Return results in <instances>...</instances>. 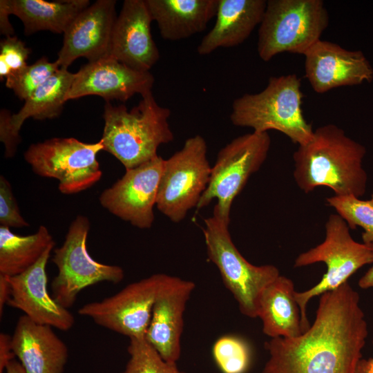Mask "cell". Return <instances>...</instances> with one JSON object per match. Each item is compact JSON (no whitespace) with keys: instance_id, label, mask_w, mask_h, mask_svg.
<instances>
[{"instance_id":"6da1fadb","label":"cell","mask_w":373,"mask_h":373,"mask_svg":"<svg viewBox=\"0 0 373 373\" xmlns=\"http://www.w3.org/2000/svg\"><path fill=\"white\" fill-rule=\"evenodd\" d=\"M359 300L347 282L321 294L307 331L265 343L269 358L262 373H354L367 336Z\"/></svg>"},{"instance_id":"7a4b0ae2","label":"cell","mask_w":373,"mask_h":373,"mask_svg":"<svg viewBox=\"0 0 373 373\" xmlns=\"http://www.w3.org/2000/svg\"><path fill=\"white\" fill-rule=\"evenodd\" d=\"M365 153V147L342 128L332 124L321 126L293 154L294 180L306 193L327 186L335 195L362 197L367 181L362 165Z\"/></svg>"},{"instance_id":"3957f363","label":"cell","mask_w":373,"mask_h":373,"mask_svg":"<svg viewBox=\"0 0 373 373\" xmlns=\"http://www.w3.org/2000/svg\"><path fill=\"white\" fill-rule=\"evenodd\" d=\"M169 108L160 106L152 92L142 96L130 111L124 105L106 102L101 141L106 151L126 169L136 167L157 155L158 147L173 140L168 119Z\"/></svg>"},{"instance_id":"277c9868","label":"cell","mask_w":373,"mask_h":373,"mask_svg":"<svg viewBox=\"0 0 373 373\" xmlns=\"http://www.w3.org/2000/svg\"><path fill=\"white\" fill-rule=\"evenodd\" d=\"M300 86L296 74L271 77L262 91L244 94L233 101L231 123L257 133L278 131L298 146L307 144L314 130L303 115Z\"/></svg>"},{"instance_id":"5b68a950","label":"cell","mask_w":373,"mask_h":373,"mask_svg":"<svg viewBox=\"0 0 373 373\" xmlns=\"http://www.w3.org/2000/svg\"><path fill=\"white\" fill-rule=\"evenodd\" d=\"M329 24L321 0H269L260 23L257 50L268 61L285 52L305 55Z\"/></svg>"},{"instance_id":"8992f818","label":"cell","mask_w":373,"mask_h":373,"mask_svg":"<svg viewBox=\"0 0 373 373\" xmlns=\"http://www.w3.org/2000/svg\"><path fill=\"white\" fill-rule=\"evenodd\" d=\"M323 262L327 271L321 281L309 289L295 292L301 316L303 333L310 327L306 307L311 298L337 289L365 265L373 263V250L354 240L345 221L337 213L330 214L325 223V238L318 245L300 254L294 267Z\"/></svg>"},{"instance_id":"52a82bcc","label":"cell","mask_w":373,"mask_h":373,"mask_svg":"<svg viewBox=\"0 0 373 373\" xmlns=\"http://www.w3.org/2000/svg\"><path fill=\"white\" fill-rule=\"evenodd\" d=\"M202 230L208 258L217 267L240 312L257 318L260 296L280 276L278 269L272 265L256 266L248 262L233 244L229 224L213 215L204 219Z\"/></svg>"},{"instance_id":"ba28073f","label":"cell","mask_w":373,"mask_h":373,"mask_svg":"<svg viewBox=\"0 0 373 373\" xmlns=\"http://www.w3.org/2000/svg\"><path fill=\"white\" fill-rule=\"evenodd\" d=\"M271 145L268 132H254L240 135L218 152L207 187L196 207L201 209L213 199L217 203L213 216L230 223V212L236 197L249 177L265 161Z\"/></svg>"},{"instance_id":"9c48e42d","label":"cell","mask_w":373,"mask_h":373,"mask_svg":"<svg viewBox=\"0 0 373 373\" xmlns=\"http://www.w3.org/2000/svg\"><path fill=\"white\" fill-rule=\"evenodd\" d=\"M101 151V140L85 143L74 137H53L31 144L23 157L35 174L57 180L60 192L68 195L86 190L100 180L97 156Z\"/></svg>"},{"instance_id":"30bf717a","label":"cell","mask_w":373,"mask_h":373,"mask_svg":"<svg viewBox=\"0 0 373 373\" xmlns=\"http://www.w3.org/2000/svg\"><path fill=\"white\" fill-rule=\"evenodd\" d=\"M204 137L195 135L182 148L164 160L156 207L173 222L184 219L197 207L209 182L211 166Z\"/></svg>"},{"instance_id":"8fae6325","label":"cell","mask_w":373,"mask_h":373,"mask_svg":"<svg viewBox=\"0 0 373 373\" xmlns=\"http://www.w3.org/2000/svg\"><path fill=\"white\" fill-rule=\"evenodd\" d=\"M89 229L88 218L77 216L70 223L62 245L54 250L52 261L58 273L50 285L52 296L67 309L74 305L84 288L101 282L117 284L124 278L121 267L99 262L90 256L87 249Z\"/></svg>"},{"instance_id":"7c38bea8","label":"cell","mask_w":373,"mask_h":373,"mask_svg":"<svg viewBox=\"0 0 373 373\" xmlns=\"http://www.w3.org/2000/svg\"><path fill=\"white\" fill-rule=\"evenodd\" d=\"M169 276L155 274L130 283L101 301L84 305L78 314L128 338H144L155 301Z\"/></svg>"},{"instance_id":"4fadbf2b","label":"cell","mask_w":373,"mask_h":373,"mask_svg":"<svg viewBox=\"0 0 373 373\" xmlns=\"http://www.w3.org/2000/svg\"><path fill=\"white\" fill-rule=\"evenodd\" d=\"M164 160L160 155L133 169L99 195L100 204L139 229L152 227Z\"/></svg>"},{"instance_id":"5bb4252c","label":"cell","mask_w":373,"mask_h":373,"mask_svg":"<svg viewBox=\"0 0 373 373\" xmlns=\"http://www.w3.org/2000/svg\"><path fill=\"white\" fill-rule=\"evenodd\" d=\"M116 1L98 0L82 10L64 33L56 61L67 69L77 58L88 62L108 57L117 19Z\"/></svg>"},{"instance_id":"9a60e30c","label":"cell","mask_w":373,"mask_h":373,"mask_svg":"<svg viewBox=\"0 0 373 373\" xmlns=\"http://www.w3.org/2000/svg\"><path fill=\"white\" fill-rule=\"evenodd\" d=\"M154 81L149 71L133 69L108 57L88 62L75 73L66 100L97 95L106 102H124L135 94L143 96L152 92Z\"/></svg>"},{"instance_id":"2e32d148","label":"cell","mask_w":373,"mask_h":373,"mask_svg":"<svg viewBox=\"0 0 373 373\" xmlns=\"http://www.w3.org/2000/svg\"><path fill=\"white\" fill-rule=\"evenodd\" d=\"M304 56L305 77L317 93L373 79V68L361 51L320 39Z\"/></svg>"},{"instance_id":"e0dca14e","label":"cell","mask_w":373,"mask_h":373,"mask_svg":"<svg viewBox=\"0 0 373 373\" xmlns=\"http://www.w3.org/2000/svg\"><path fill=\"white\" fill-rule=\"evenodd\" d=\"M54 247H50L26 271L8 277L11 294L7 305L22 311L36 323L68 331L73 326L75 318L48 291L46 268Z\"/></svg>"},{"instance_id":"ac0fdd59","label":"cell","mask_w":373,"mask_h":373,"mask_svg":"<svg viewBox=\"0 0 373 373\" xmlns=\"http://www.w3.org/2000/svg\"><path fill=\"white\" fill-rule=\"evenodd\" d=\"M195 288L191 280L169 276L155 301L144 338L168 362L180 358L184 313Z\"/></svg>"},{"instance_id":"d6986e66","label":"cell","mask_w":373,"mask_h":373,"mask_svg":"<svg viewBox=\"0 0 373 373\" xmlns=\"http://www.w3.org/2000/svg\"><path fill=\"white\" fill-rule=\"evenodd\" d=\"M145 0H125L117 17L109 57L140 71H149L160 59L151 32Z\"/></svg>"},{"instance_id":"ffe728a7","label":"cell","mask_w":373,"mask_h":373,"mask_svg":"<svg viewBox=\"0 0 373 373\" xmlns=\"http://www.w3.org/2000/svg\"><path fill=\"white\" fill-rule=\"evenodd\" d=\"M75 73L59 68L28 99L14 114L7 110L0 113V140L5 146V157H12L21 142L19 132L28 118L37 120L57 117L66 102V95L73 84Z\"/></svg>"},{"instance_id":"44dd1931","label":"cell","mask_w":373,"mask_h":373,"mask_svg":"<svg viewBox=\"0 0 373 373\" xmlns=\"http://www.w3.org/2000/svg\"><path fill=\"white\" fill-rule=\"evenodd\" d=\"M12 349L26 373H63L68 350L52 327L23 315L11 336Z\"/></svg>"},{"instance_id":"7402d4cb","label":"cell","mask_w":373,"mask_h":373,"mask_svg":"<svg viewBox=\"0 0 373 373\" xmlns=\"http://www.w3.org/2000/svg\"><path fill=\"white\" fill-rule=\"evenodd\" d=\"M266 5L265 0H218L215 25L198 46V53L207 55L243 43L260 25Z\"/></svg>"},{"instance_id":"603a6c76","label":"cell","mask_w":373,"mask_h":373,"mask_svg":"<svg viewBox=\"0 0 373 373\" xmlns=\"http://www.w3.org/2000/svg\"><path fill=\"white\" fill-rule=\"evenodd\" d=\"M153 21L166 40L186 39L204 31L216 15L218 0H145Z\"/></svg>"},{"instance_id":"cb8c5ba5","label":"cell","mask_w":373,"mask_h":373,"mask_svg":"<svg viewBox=\"0 0 373 373\" xmlns=\"http://www.w3.org/2000/svg\"><path fill=\"white\" fill-rule=\"evenodd\" d=\"M295 292L293 281L281 275L262 292L258 317L262 321L263 333L271 338H294L303 334Z\"/></svg>"},{"instance_id":"d4e9b609","label":"cell","mask_w":373,"mask_h":373,"mask_svg":"<svg viewBox=\"0 0 373 373\" xmlns=\"http://www.w3.org/2000/svg\"><path fill=\"white\" fill-rule=\"evenodd\" d=\"M90 6L88 0L46 1L44 0H1L0 8L19 17L24 34L40 30L64 33L74 19Z\"/></svg>"},{"instance_id":"484cf974","label":"cell","mask_w":373,"mask_h":373,"mask_svg":"<svg viewBox=\"0 0 373 373\" xmlns=\"http://www.w3.org/2000/svg\"><path fill=\"white\" fill-rule=\"evenodd\" d=\"M55 245L53 237L43 225L28 236L17 235L0 226V274L12 277L24 272Z\"/></svg>"},{"instance_id":"4316f807","label":"cell","mask_w":373,"mask_h":373,"mask_svg":"<svg viewBox=\"0 0 373 373\" xmlns=\"http://www.w3.org/2000/svg\"><path fill=\"white\" fill-rule=\"evenodd\" d=\"M326 203L334 208L349 228L361 227L363 243L373 250V190L371 198L363 200L354 195H333L326 198Z\"/></svg>"},{"instance_id":"83f0119b","label":"cell","mask_w":373,"mask_h":373,"mask_svg":"<svg viewBox=\"0 0 373 373\" xmlns=\"http://www.w3.org/2000/svg\"><path fill=\"white\" fill-rule=\"evenodd\" d=\"M215 363L222 373H246L251 363V350L242 338L224 335L212 347Z\"/></svg>"},{"instance_id":"f1b7e54d","label":"cell","mask_w":373,"mask_h":373,"mask_svg":"<svg viewBox=\"0 0 373 373\" xmlns=\"http://www.w3.org/2000/svg\"><path fill=\"white\" fill-rule=\"evenodd\" d=\"M127 351L129 358L121 373H185L162 358L144 338H129Z\"/></svg>"},{"instance_id":"f546056e","label":"cell","mask_w":373,"mask_h":373,"mask_svg":"<svg viewBox=\"0 0 373 373\" xmlns=\"http://www.w3.org/2000/svg\"><path fill=\"white\" fill-rule=\"evenodd\" d=\"M59 68L56 61L50 62L47 57H42L34 64L9 75L6 79V86L20 99L26 100Z\"/></svg>"},{"instance_id":"4dcf8cb0","label":"cell","mask_w":373,"mask_h":373,"mask_svg":"<svg viewBox=\"0 0 373 373\" xmlns=\"http://www.w3.org/2000/svg\"><path fill=\"white\" fill-rule=\"evenodd\" d=\"M31 50L16 36L6 37L0 43V79L19 71L26 66Z\"/></svg>"},{"instance_id":"1f68e13d","label":"cell","mask_w":373,"mask_h":373,"mask_svg":"<svg viewBox=\"0 0 373 373\" xmlns=\"http://www.w3.org/2000/svg\"><path fill=\"white\" fill-rule=\"evenodd\" d=\"M0 224L8 228L29 226L20 213L11 184L2 175L0 176Z\"/></svg>"},{"instance_id":"d6a6232c","label":"cell","mask_w":373,"mask_h":373,"mask_svg":"<svg viewBox=\"0 0 373 373\" xmlns=\"http://www.w3.org/2000/svg\"><path fill=\"white\" fill-rule=\"evenodd\" d=\"M11 340V336L3 332L0 334V373H6L7 365L15 358Z\"/></svg>"},{"instance_id":"836d02e7","label":"cell","mask_w":373,"mask_h":373,"mask_svg":"<svg viewBox=\"0 0 373 373\" xmlns=\"http://www.w3.org/2000/svg\"><path fill=\"white\" fill-rule=\"evenodd\" d=\"M11 294L8 276L0 274V317L3 314L4 306L7 305Z\"/></svg>"},{"instance_id":"e575fe53","label":"cell","mask_w":373,"mask_h":373,"mask_svg":"<svg viewBox=\"0 0 373 373\" xmlns=\"http://www.w3.org/2000/svg\"><path fill=\"white\" fill-rule=\"evenodd\" d=\"M354 373H373V357L361 358L356 364Z\"/></svg>"},{"instance_id":"d590c367","label":"cell","mask_w":373,"mask_h":373,"mask_svg":"<svg viewBox=\"0 0 373 373\" xmlns=\"http://www.w3.org/2000/svg\"><path fill=\"white\" fill-rule=\"evenodd\" d=\"M358 285L362 289L373 287V263L371 267L358 280Z\"/></svg>"},{"instance_id":"8d00e7d4","label":"cell","mask_w":373,"mask_h":373,"mask_svg":"<svg viewBox=\"0 0 373 373\" xmlns=\"http://www.w3.org/2000/svg\"><path fill=\"white\" fill-rule=\"evenodd\" d=\"M6 373H26L21 364L15 359L11 361L6 367Z\"/></svg>"}]
</instances>
